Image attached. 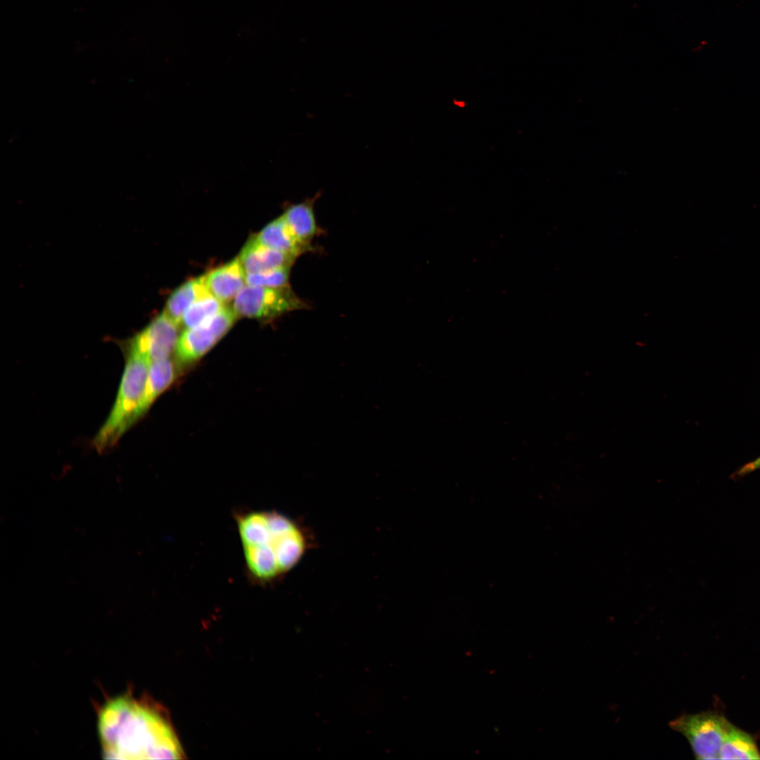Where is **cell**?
Listing matches in <instances>:
<instances>
[{
	"label": "cell",
	"mask_w": 760,
	"mask_h": 760,
	"mask_svg": "<svg viewBox=\"0 0 760 760\" xmlns=\"http://www.w3.org/2000/svg\"><path fill=\"white\" fill-rule=\"evenodd\" d=\"M733 724L714 711L686 714L671 721L670 727L689 742L697 759H718L724 737Z\"/></svg>",
	"instance_id": "obj_4"
},
{
	"label": "cell",
	"mask_w": 760,
	"mask_h": 760,
	"mask_svg": "<svg viewBox=\"0 0 760 760\" xmlns=\"http://www.w3.org/2000/svg\"><path fill=\"white\" fill-rule=\"evenodd\" d=\"M237 529L249 577L260 585L279 579L301 559L308 546L304 530L276 511L236 514Z\"/></svg>",
	"instance_id": "obj_2"
},
{
	"label": "cell",
	"mask_w": 760,
	"mask_h": 760,
	"mask_svg": "<svg viewBox=\"0 0 760 760\" xmlns=\"http://www.w3.org/2000/svg\"><path fill=\"white\" fill-rule=\"evenodd\" d=\"M719 759H760V751L752 735L733 724L723 741Z\"/></svg>",
	"instance_id": "obj_14"
},
{
	"label": "cell",
	"mask_w": 760,
	"mask_h": 760,
	"mask_svg": "<svg viewBox=\"0 0 760 760\" xmlns=\"http://www.w3.org/2000/svg\"><path fill=\"white\" fill-rule=\"evenodd\" d=\"M210 293L207 290L204 276L191 279L178 289L169 297L164 310L165 315L180 326L186 310L199 298Z\"/></svg>",
	"instance_id": "obj_13"
},
{
	"label": "cell",
	"mask_w": 760,
	"mask_h": 760,
	"mask_svg": "<svg viewBox=\"0 0 760 760\" xmlns=\"http://www.w3.org/2000/svg\"><path fill=\"white\" fill-rule=\"evenodd\" d=\"M179 326L163 312L125 343L151 362L169 358L175 352Z\"/></svg>",
	"instance_id": "obj_7"
},
{
	"label": "cell",
	"mask_w": 760,
	"mask_h": 760,
	"mask_svg": "<svg viewBox=\"0 0 760 760\" xmlns=\"http://www.w3.org/2000/svg\"><path fill=\"white\" fill-rule=\"evenodd\" d=\"M224 308L223 302L210 293L205 294L186 310L181 319L180 326L186 329L199 325Z\"/></svg>",
	"instance_id": "obj_15"
},
{
	"label": "cell",
	"mask_w": 760,
	"mask_h": 760,
	"mask_svg": "<svg viewBox=\"0 0 760 760\" xmlns=\"http://www.w3.org/2000/svg\"><path fill=\"white\" fill-rule=\"evenodd\" d=\"M291 267H284L267 271L246 273L247 285L267 288L287 286Z\"/></svg>",
	"instance_id": "obj_16"
},
{
	"label": "cell",
	"mask_w": 760,
	"mask_h": 760,
	"mask_svg": "<svg viewBox=\"0 0 760 760\" xmlns=\"http://www.w3.org/2000/svg\"><path fill=\"white\" fill-rule=\"evenodd\" d=\"M204 282L211 295L225 303L234 298L246 284V272L237 258L205 275Z\"/></svg>",
	"instance_id": "obj_8"
},
{
	"label": "cell",
	"mask_w": 760,
	"mask_h": 760,
	"mask_svg": "<svg viewBox=\"0 0 760 760\" xmlns=\"http://www.w3.org/2000/svg\"><path fill=\"white\" fill-rule=\"evenodd\" d=\"M175 376L176 367L170 357L151 363L144 394L134 414V423L146 414L158 397L172 384Z\"/></svg>",
	"instance_id": "obj_10"
},
{
	"label": "cell",
	"mask_w": 760,
	"mask_h": 760,
	"mask_svg": "<svg viewBox=\"0 0 760 760\" xmlns=\"http://www.w3.org/2000/svg\"><path fill=\"white\" fill-rule=\"evenodd\" d=\"M757 469H760V457L740 467L732 477L740 478Z\"/></svg>",
	"instance_id": "obj_17"
},
{
	"label": "cell",
	"mask_w": 760,
	"mask_h": 760,
	"mask_svg": "<svg viewBox=\"0 0 760 760\" xmlns=\"http://www.w3.org/2000/svg\"><path fill=\"white\" fill-rule=\"evenodd\" d=\"M98 730L106 759H179L182 752L170 726L151 704L129 695L103 706Z\"/></svg>",
	"instance_id": "obj_1"
},
{
	"label": "cell",
	"mask_w": 760,
	"mask_h": 760,
	"mask_svg": "<svg viewBox=\"0 0 760 760\" xmlns=\"http://www.w3.org/2000/svg\"><path fill=\"white\" fill-rule=\"evenodd\" d=\"M305 307L288 286L267 288L246 284L234 298L232 309L238 316L271 318Z\"/></svg>",
	"instance_id": "obj_5"
},
{
	"label": "cell",
	"mask_w": 760,
	"mask_h": 760,
	"mask_svg": "<svg viewBox=\"0 0 760 760\" xmlns=\"http://www.w3.org/2000/svg\"><path fill=\"white\" fill-rule=\"evenodd\" d=\"M315 198L291 205L282 217L295 238L303 246L311 249L310 243L319 232L314 213Z\"/></svg>",
	"instance_id": "obj_11"
},
{
	"label": "cell",
	"mask_w": 760,
	"mask_h": 760,
	"mask_svg": "<svg viewBox=\"0 0 760 760\" xmlns=\"http://www.w3.org/2000/svg\"><path fill=\"white\" fill-rule=\"evenodd\" d=\"M254 237L267 247L296 258L311 250L295 238L282 215L269 223Z\"/></svg>",
	"instance_id": "obj_12"
},
{
	"label": "cell",
	"mask_w": 760,
	"mask_h": 760,
	"mask_svg": "<svg viewBox=\"0 0 760 760\" xmlns=\"http://www.w3.org/2000/svg\"><path fill=\"white\" fill-rule=\"evenodd\" d=\"M125 369L113 408L92 445L100 453L115 445L134 424V414L145 389L150 360L134 348L123 344Z\"/></svg>",
	"instance_id": "obj_3"
},
{
	"label": "cell",
	"mask_w": 760,
	"mask_h": 760,
	"mask_svg": "<svg viewBox=\"0 0 760 760\" xmlns=\"http://www.w3.org/2000/svg\"><path fill=\"white\" fill-rule=\"evenodd\" d=\"M238 315L232 308L221 311L179 335L175 347L177 361L188 365L200 359L229 330Z\"/></svg>",
	"instance_id": "obj_6"
},
{
	"label": "cell",
	"mask_w": 760,
	"mask_h": 760,
	"mask_svg": "<svg viewBox=\"0 0 760 760\" xmlns=\"http://www.w3.org/2000/svg\"><path fill=\"white\" fill-rule=\"evenodd\" d=\"M239 258L246 273H254L291 267L296 257L267 247L253 236L243 246Z\"/></svg>",
	"instance_id": "obj_9"
}]
</instances>
